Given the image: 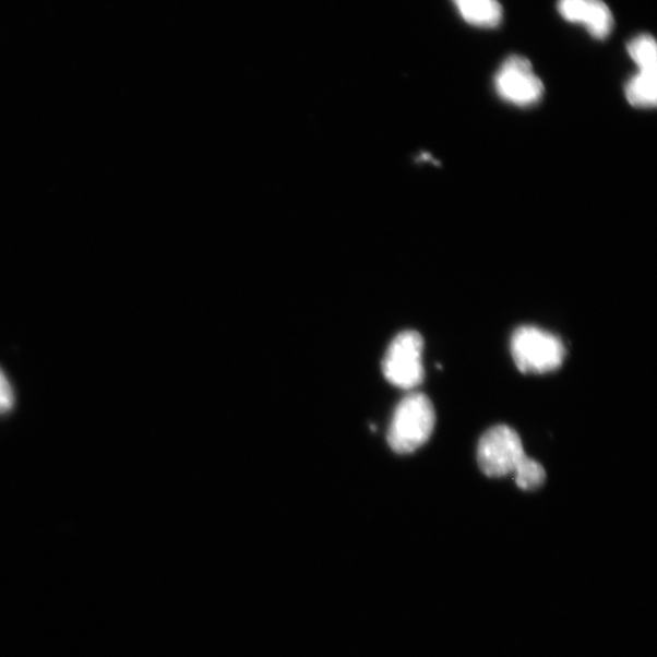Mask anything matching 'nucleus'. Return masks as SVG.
Listing matches in <instances>:
<instances>
[{
	"instance_id": "obj_1",
	"label": "nucleus",
	"mask_w": 657,
	"mask_h": 657,
	"mask_svg": "<svg viewBox=\"0 0 657 657\" xmlns=\"http://www.w3.org/2000/svg\"><path fill=\"white\" fill-rule=\"evenodd\" d=\"M437 415L432 402L422 394L402 399L392 417L387 433L390 447L399 454L417 451L431 438Z\"/></svg>"
},
{
	"instance_id": "obj_2",
	"label": "nucleus",
	"mask_w": 657,
	"mask_h": 657,
	"mask_svg": "<svg viewBox=\"0 0 657 657\" xmlns=\"http://www.w3.org/2000/svg\"><path fill=\"white\" fill-rule=\"evenodd\" d=\"M511 348L514 362L523 373L554 372L566 356L565 346L558 336L531 325L516 329Z\"/></svg>"
},
{
	"instance_id": "obj_3",
	"label": "nucleus",
	"mask_w": 657,
	"mask_h": 657,
	"mask_svg": "<svg viewBox=\"0 0 657 657\" xmlns=\"http://www.w3.org/2000/svg\"><path fill=\"white\" fill-rule=\"evenodd\" d=\"M526 457L523 441L512 428L493 427L480 439L478 463L481 471L489 478H503L514 474Z\"/></svg>"
},
{
	"instance_id": "obj_4",
	"label": "nucleus",
	"mask_w": 657,
	"mask_h": 657,
	"mask_svg": "<svg viewBox=\"0 0 657 657\" xmlns=\"http://www.w3.org/2000/svg\"><path fill=\"white\" fill-rule=\"evenodd\" d=\"M422 336L415 331L399 333L390 344L384 357L383 372L390 384L410 390L423 380Z\"/></svg>"
},
{
	"instance_id": "obj_5",
	"label": "nucleus",
	"mask_w": 657,
	"mask_h": 657,
	"mask_svg": "<svg viewBox=\"0 0 657 657\" xmlns=\"http://www.w3.org/2000/svg\"><path fill=\"white\" fill-rule=\"evenodd\" d=\"M494 87L500 97L521 108L542 99L545 86L533 69L531 61L524 57H509L497 72Z\"/></svg>"
},
{
	"instance_id": "obj_6",
	"label": "nucleus",
	"mask_w": 657,
	"mask_h": 657,
	"mask_svg": "<svg viewBox=\"0 0 657 657\" xmlns=\"http://www.w3.org/2000/svg\"><path fill=\"white\" fill-rule=\"evenodd\" d=\"M466 23L493 28L501 24L503 8L497 0H453Z\"/></svg>"
},
{
	"instance_id": "obj_7",
	"label": "nucleus",
	"mask_w": 657,
	"mask_h": 657,
	"mask_svg": "<svg viewBox=\"0 0 657 657\" xmlns=\"http://www.w3.org/2000/svg\"><path fill=\"white\" fill-rule=\"evenodd\" d=\"M578 24L585 25L592 37L606 39L613 28V16L610 8L602 0H585Z\"/></svg>"
},
{
	"instance_id": "obj_8",
	"label": "nucleus",
	"mask_w": 657,
	"mask_h": 657,
	"mask_svg": "<svg viewBox=\"0 0 657 657\" xmlns=\"http://www.w3.org/2000/svg\"><path fill=\"white\" fill-rule=\"evenodd\" d=\"M624 92L634 108H654L657 101V71H640L629 81Z\"/></svg>"
},
{
	"instance_id": "obj_9",
	"label": "nucleus",
	"mask_w": 657,
	"mask_h": 657,
	"mask_svg": "<svg viewBox=\"0 0 657 657\" xmlns=\"http://www.w3.org/2000/svg\"><path fill=\"white\" fill-rule=\"evenodd\" d=\"M629 55L640 71H657V49L653 36L642 35L631 40Z\"/></svg>"
},
{
	"instance_id": "obj_10",
	"label": "nucleus",
	"mask_w": 657,
	"mask_h": 657,
	"mask_svg": "<svg viewBox=\"0 0 657 657\" xmlns=\"http://www.w3.org/2000/svg\"><path fill=\"white\" fill-rule=\"evenodd\" d=\"M515 482L522 490L534 491L546 481V470L538 462L526 457L514 473Z\"/></svg>"
},
{
	"instance_id": "obj_11",
	"label": "nucleus",
	"mask_w": 657,
	"mask_h": 657,
	"mask_svg": "<svg viewBox=\"0 0 657 657\" xmlns=\"http://www.w3.org/2000/svg\"><path fill=\"white\" fill-rule=\"evenodd\" d=\"M14 407V392L12 386L0 369V415L7 413Z\"/></svg>"
}]
</instances>
